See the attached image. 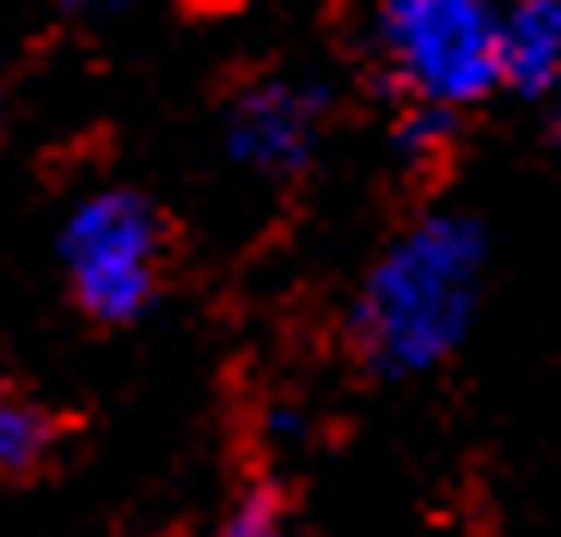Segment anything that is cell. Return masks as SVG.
Returning <instances> with one entry per match:
<instances>
[{"label":"cell","mask_w":561,"mask_h":537,"mask_svg":"<svg viewBox=\"0 0 561 537\" xmlns=\"http://www.w3.org/2000/svg\"><path fill=\"white\" fill-rule=\"evenodd\" d=\"M56 263L73 311L104 330H128L165 299L171 220L147 190H85L56 232Z\"/></svg>","instance_id":"cell-3"},{"label":"cell","mask_w":561,"mask_h":537,"mask_svg":"<svg viewBox=\"0 0 561 537\" xmlns=\"http://www.w3.org/2000/svg\"><path fill=\"white\" fill-rule=\"evenodd\" d=\"M0 141H7V73H0Z\"/></svg>","instance_id":"cell-11"},{"label":"cell","mask_w":561,"mask_h":537,"mask_svg":"<svg viewBox=\"0 0 561 537\" xmlns=\"http://www.w3.org/2000/svg\"><path fill=\"white\" fill-rule=\"evenodd\" d=\"M543 7H556V13H561V0H543Z\"/></svg>","instance_id":"cell-12"},{"label":"cell","mask_w":561,"mask_h":537,"mask_svg":"<svg viewBox=\"0 0 561 537\" xmlns=\"http://www.w3.org/2000/svg\"><path fill=\"white\" fill-rule=\"evenodd\" d=\"M214 537H294V507H287V489L275 477H251L232 495V507L220 513Z\"/></svg>","instance_id":"cell-8"},{"label":"cell","mask_w":561,"mask_h":537,"mask_svg":"<svg viewBox=\"0 0 561 537\" xmlns=\"http://www.w3.org/2000/svg\"><path fill=\"white\" fill-rule=\"evenodd\" d=\"M458 111H434V104H397L391 123V153L403 171H439L458 147Z\"/></svg>","instance_id":"cell-7"},{"label":"cell","mask_w":561,"mask_h":537,"mask_svg":"<svg viewBox=\"0 0 561 537\" xmlns=\"http://www.w3.org/2000/svg\"><path fill=\"white\" fill-rule=\"evenodd\" d=\"M489 294V227L463 208L415 214L348 294V354L366 379H427L470 342Z\"/></svg>","instance_id":"cell-1"},{"label":"cell","mask_w":561,"mask_h":537,"mask_svg":"<svg viewBox=\"0 0 561 537\" xmlns=\"http://www.w3.org/2000/svg\"><path fill=\"white\" fill-rule=\"evenodd\" d=\"M501 68H506V92L525 104H537L561 80V13L556 7H543V0H506Z\"/></svg>","instance_id":"cell-5"},{"label":"cell","mask_w":561,"mask_h":537,"mask_svg":"<svg viewBox=\"0 0 561 537\" xmlns=\"http://www.w3.org/2000/svg\"><path fill=\"white\" fill-rule=\"evenodd\" d=\"M537 111H543V128H549V141H556V147H561V80H556V85H549L543 99H537Z\"/></svg>","instance_id":"cell-10"},{"label":"cell","mask_w":561,"mask_h":537,"mask_svg":"<svg viewBox=\"0 0 561 537\" xmlns=\"http://www.w3.org/2000/svg\"><path fill=\"white\" fill-rule=\"evenodd\" d=\"M61 439H68V415L0 379V482L37 477L61 453Z\"/></svg>","instance_id":"cell-6"},{"label":"cell","mask_w":561,"mask_h":537,"mask_svg":"<svg viewBox=\"0 0 561 537\" xmlns=\"http://www.w3.org/2000/svg\"><path fill=\"white\" fill-rule=\"evenodd\" d=\"M336 92L318 73H256L220 104V153L251 184H299L330 141Z\"/></svg>","instance_id":"cell-4"},{"label":"cell","mask_w":561,"mask_h":537,"mask_svg":"<svg viewBox=\"0 0 561 537\" xmlns=\"http://www.w3.org/2000/svg\"><path fill=\"white\" fill-rule=\"evenodd\" d=\"M68 19H80V25H111V19H128V13H140L147 0H56Z\"/></svg>","instance_id":"cell-9"},{"label":"cell","mask_w":561,"mask_h":537,"mask_svg":"<svg viewBox=\"0 0 561 537\" xmlns=\"http://www.w3.org/2000/svg\"><path fill=\"white\" fill-rule=\"evenodd\" d=\"M501 25L506 0H379L366 49L397 104L470 116L506 92Z\"/></svg>","instance_id":"cell-2"}]
</instances>
